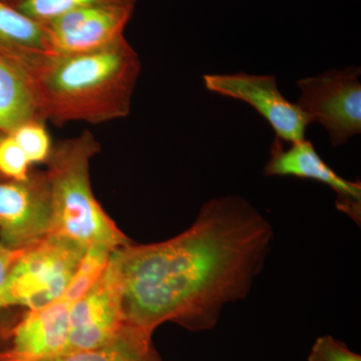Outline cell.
Returning <instances> with one entry per match:
<instances>
[{
  "label": "cell",
  "instance_id": "7402d4cb",
  "mask_svg": "<svg viewBox=\"0 0 361 361\" xmlns=\"http://www.w3.org/2000/svg\"><path fill=\"white\" fill-rule=\"evenodd\" d=\"M6 361H16V360H14L13 357H11V355H9V353H8V360H7Z\"/></svg>",
  "mask_w": 361,
  "mask_h": 361
},
{
  "label": "cell",
  "instance_id": "ba28073f",
  "mask_svg": "<svg viewBox=\"0 0 361 361\" xmlns=\"http://www.w3.org/2000/svg\"><path fill=\"white\" fill-rule=\"evenodd\" d=\"M203 80L210 92L250 104L267 121L277 139L287 142L305 139L306 129L312 123L310 116L280 92L273 75H204Z\"/></svg>",
  "mask_w": 361,
  "mask_h": 361
},
{
  "label": "cell",
  "instance_id": "d6986e66",
  "mask_svg": "<svg viewBox=\"0 0 361 361\" xmlns=\"http://www.w3.org/2000/svg\"><path fill=\"white\" fill-rule=\"evenodd\" d=\"M308 361H361V356L338 339L324 336L316 339Z\"/></svg>",
  "mask_w": 361,
  "mask_h": 361
},
{
  "label": "cell",
  "instance_id": "ffe728a7",
  "mask_svg": "<svg viewBox=\"0 0 361 361\" xmlns=\"http://www.w3.org/2000/svg\"><path fill=\"white\" fill-rule=\"evenodd\" d=\"M20 251H14L9 249L0 242V299L4 294V288L11 268L18 258Z\"/></svg>",
  "mask_w": 361,
  "mask_h": 361
},
{
  "label": "cell",
  "instance_id": "ac0fdd59",
  "mask_svg": "<svg viewBox=\"0 0 361 361\" xmlns=\"http://www.w3.org/2000/svg\"><path fill=\"white\" fill-rule=\"evenodd\" d=\"M30 164L25 152L11 135L0 137V178L2 180H25L30 178Z\"/></svg>",
  "mask_w": 361,
  "mask_h": 361
},
{
  "label": "cell",
  "instance_id": "9c48e42d",
  "mask_svg": "<svg viewBox=\"0 0 361 361\" xmlns=\"http://www.w3.org/2000/svg\"><path fill=\"white\" fill-rule=\"evenodd\" d=\"M134 1L111 2L75 9L44 23L52 54H85L123 37Z\"/></svg>",
  "mask_w": 361,
  "mask_h": 361
},
{
  "label": "cell",
  "instance_id": "4fadbf2b",
  "mask_svg": "<svg viewBox=\"0 0 361 361\" xmlns=\"http://www.w3.org/2000/svg\"><path fill=\"white\" fill-rule=\"evenodd\" d=\"M0 49L23 59L52 54L44 23L4 0H0Z\"/></svg>",
  "mask_w": 361,
  "mask_h": 361
},
{
  "label": "cell",
  "instance_id": "8992f818",
  "mask_svg": "<svg viewBox=\"0 0 361 361\" xmlns=\"http://www.w3.org/2000/svg\"><path fill=\"white\" fill-rule=\"evenodd\" d=\"M70 322V337L63 353L104 345L125 326L122 284L114 252L101 277L71 305Z\"/></svg>",
  "mask_w": 361,
  "mask_h": 361
},
{
  "label": "cell",
  "instance_id": "6da1fadb",
  "mask_svg": "<svg viewBox=\"0 0 361 361\" xmlns=\"http://www.w3.org/2000/svg\"><path fill=\"white\" fill-rule=\"evenodd\" d=\"M272 240L257 209L227 196L206 202L174 238L116 249L126 323L149 334L169 322L212 329L227 304L249 293Z\"/></svg>",
  "mask_w": 361,
  "mask_h": 361
},
{
  "label": "cell",
  "instance_id": "8fae6325",
  "mask_svg": "<svg viewBox=\"0 0 361 361\" xmlns=\"http://www.w3.org/2000/svg\"><path fill=\"white\" fill-rule=\"evenodd\" d=\"M71 308L61 297L39 310H28L14 327L9 355L16 361H42L63 355L70 337Z\"/></svg>",
  "mask_w": 361,
  "mask_h": 361
},
{
  "label": "cell",
  "instance_id": "30bf717a",
  "mask_svg": "<svg viewBox=\"0 0 361 361\" xmlns=\"http://www.w3.org/2000/svg\"><path fill=\"white\" fill-rule=\"evenodd\" d=\"M267 177H294L322 183L336 193V206L356 224L361 221V184L337 174L307 140L287 142L275 137L264 167Z\"/></svg>",
  "mask_w": 361,
  "mask_h": 361
},
{
  "label": "cell",
  "instance_id": "9a60e30c",
  "mask_svg": "<svg viewBox=\"0 0 361 361\" xmlns=\"http://www.w3.org/2000/svg\"><path fill=\"white\" fill-rule=\"evenodd\" d=\"M114 251L104 245L90 246L63 294V298L73 305L82 297L103 274Z\"/></svg>",
  "mask_w": 361,
  "mask_h": 361
},
{
  "label": "cell",
  "instance_id": "5b68a950",
  "mask_svg": "<svg viewBox=\"0 0 361 361\" xmlns=\"http://www.w3.org/2000/svg\"><path fill=\"white\" fill-rule=\"evenodd\" d=\"M360 68L326 71L297 82L300 97L297 104L311 121L329 132L332 146L346 144L361 133Z\"/></svg>",
  "mask_w": 361,
  "mask_h": 361
},
{
  "label": "cell",
  "instance_id": "277c9868",
  "mask_svg": "<svg viewBox=\"0 0 361 361\" xmlns=\"http://www.w3.org/2000/svg\"><path fill=\"white\" fill-rule=\"evenodd\" d=\"M87 247L51 233L44 240L21 250L9 273L0 299V310L23 306L39 310L63 296Z\"/></svg>",
  "mask_w": 361,
  "mask_h": 361
},
{
  "label": "cell",
  "instance_id": "44dd1931",
  "mask_svg": "<svg viewBox=\"0 0 361 361\" xmlns=\"http://www.w3.org/2000/svg\"><path fill=\"white\" fill-rule=\"evenodd\" d=\"M8 360V353H0V361H6Z\"/></svg>",
  "mask_w": 361,
  "mask_h": 361
},
{
  "label": "cell",
  "instance_id": "cb8c5ba5",
  "mask_svg": "<svg viewBox=\"0 0 361 361\" xmlns=\"http://www.w3.org/2000/svg\"><path fill=\"white\" fill-rule=\"evenodd\" d=\"M4 1H6V2H7V1H8V0H4Z\"/></svg>",
  "mask_w": 361,
  "mask_h": 361
},
{
  "label": "cell",
  "instance_id": "7c38bea8",
  "mask_svg": "<svg viewBox=\"0 0 361 361\" xmlns=\"http://www.w3.org/2000/svg\"><path fill=\"white\" fill-rule=\"evenodd\" d=\"M32 121L42 118L25 61L0 49V134L11 135Z\"/></svg>",
  "mask_w": 361,
  "mask_h": 361
},
{
  "label": "cell",
  "instance_id": "603a6c76",
  "mask_svg": "<svg viewBox=\"0 0 361 361\" xmlns=\"http://www.w3.org/2000/svg\"><path fill=\"white\" fill-rule=\"evenodd\" d=\"M1 135H1V134H0V137H1ZM0 180H2V179H1V178H0Z\"/></svg>",
  "mask_w": 361,
  "mask_h": 361
},
{
  "label": "cell",
  "instance_id": "2e32d148",
  "mask_svg": "<svg viewBox=\"0 0 361 361\" xmlns=\"http://www.w3.org/2000/svg\"><path fill=\"white\" fill-rule=\"evenodd\" d=\"M118 1L135 0H8L7 4L28 18L44 23L82 7Z\"/></svg>",
  "mask_w": 361,
  "mask_h": 361
},
{
  "label": "cell",
  "instance_id": "3957f363",
  "mask_svg": "<svg viewBox=\"0 0 361 361\" xmlns=\"http://www.w3.org/2000/svg\"><path fill=\"white\" fill-rule=\"evenodd\" d=\"M101 146L85 130L52 147L45 171L51 193L52 232L89 248L116 250L130 241L99 205L90 184V160Z\"/></svg>",
  "mask_w": 361,
  "mask_h": 361
},
{
  "label": "cell",
  "instance_id": "5bb4252c",
  "mask_svg": "<svg viewBox=\"0 0 361 361\" xmlns=\"http://www.w3.org/2000/svg\"><path fill=\"white\" fill-rule=\"evenodd\" d=\"M42 361H160V358L152 344V334L126 323L118 336L104 345Z\"/></svg>",
  "mask_w": 361,
  "mask_h": 361
},
{
  "label": "cell",
  "instance_id": "52a82bcc",
  "mask_svg": "<svg viewBox=\"0 0 361 361\" xmlns=\"http://www.w3.org/2000/svg\"><path fill=\"white\" fill-rule=\"evenodd\" d=\"M52 232L51 193L44 173L25 180H0V242L14 251Z\"/></svg>",
  "mask_w": 361,
  "mask_h": 361
},
{
  "label": "cell",
  "instance_id": "e0dca14e",
  "mask_svg": "<svg viewBox=\"0 0 361 361\" xmlns=\"http://www.w3.org/2000/svg\"><path fill=\"white\" fill-rule=\"evenodd\" d=\"M11 135L25 152L30 165L47 163L51 157L54 146L42 121L26 123L14 130Z\"/></svg>",
  "mask_w": 361,
  "mask_h": 361
},
{
  "label": "cell",
  "instance_id": "7a4b0ae2",
  "mask_svg": "<svg viewBox=\"0 0 361 361\" xmlns=\"http://www.w3.org/2000/svg\"><path fill=\"white\" fill-rule=\"evenodd\" d=\"M23 61L44 122L59 127L73 122L97 125L130 115L142 63L125 37L94 51Z\"/></svg>",
  "mask_w": 361,
  "mask_h": 361
}]
</instances>
